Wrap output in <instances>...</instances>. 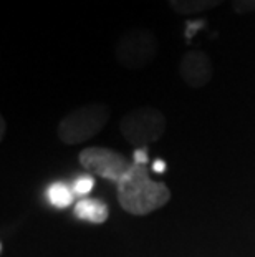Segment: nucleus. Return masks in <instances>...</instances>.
Returning a JSON list of instances; mask_svg holds the SVG:
<instances>
[{
  "label": "nucleus",
  "mask_w": 255,
  "mask_h": 257,
  "mask_svg": "<svg viewBox=\"0 0 255 257\" xmlns=\"http://www.w3.org/2000/svg\"><path fill=\"white\" fill-rule=\"evenodd\" d=\"M148 148L134 150L133 165L116 184L119 206L133 216L151 214L171 199V191L164 183L153 181L148 171Z\"/></svg>",
  "instance_id": "obj_1"
},
{
  "label": "nucleus",
  "mask_w": 255,
  "mask_h": 257,
  "mask_svg": "<svg viewBox=\"0 0 255 257\" xmlns=\"http://www.w3.org/2000/svg\"><path fill=\"white\" fill-rule=\"evenodd\" d=\"M110 114V108L103 103H88L80 106L60 119L57 130L58 138L68 146L85 143L106 126Z\"/></svg>",
  "instance_id": "obj_2"
},
{
  "label": "nucleus",
  "mask_w": 255,
  "mask_h": 257,
  "mask_svg": "<svg viewBox=\"0 0 255 257\" xmlns=\"http://www.w3.org/2000/svg\"><path fill=\"white\" fill-rule=\"evenodd\" d=\"M119 131L134 150L148 148L166 133V116L157 108L141 106L119 119Z\"/></svg>",
  "instance_id": "obj_3"
},
{
  "label": "nucleus",
  "mask_w": 255,
  "mask_h": 257,
  "mask_svg": "<svg viewBox=\"0 0 255 257\" xmlns=\"http://www.w3.org/2000/svg\"><path fill=\"white\" fill-rule=\"evenodd\" d=\"M159 50L157 38L148 29H131L124 32L115 47L118 63L126 70H141L148 67Z\"/></svg>",
  "instance_id": "obj_4"
},
{
  "label": "nucleus",
  "mask_w": 255,
  "mask_h": 257,
  "mask_svg": "<svg viewBox=\"0 0 255 257\" xmlns=\"http://www.w3.org/2000/svg\"><path fill=\"white\" fill-rule=\"evenodd\" d=\"M78 161L86 171L116 184L133 165V161H129L121 153L100 146L85 148L78 155Z\"/></svg>",
  "instance_id": "obj_5"
},
{
  "label": "nucleus",
  "mask_w": 255,
  "mask_h": 257,
  "mask_svg": "<svg viewBox=\"0 0 255 257\" xmlns=\"http://www.w3.org/2000/svg\"><path fill=\"white\" fill-rule=\"evenodd\" d=\"M179 75L189 88H202L212 80L214 67L209 55L200 50L186 52L179 62Z\"/></svg>",
  "instance_id": "obj_6"
},
{
  "label": "nucleus",
  "mask_w": 255,
  "mask_h": 257,
  "mask_svg": "<svg viewBox=\"0 0 255 257\" xmlns=\"http://www.w3.org/2000/svg\"><path fill=\"white\" fill-rule=\"evenodd\" d=\"M73 214L77 219L88 221L93 224H103L110 217V207L105 201L95 198L80 199L73 207Z\"/></svg>",
  "instance_id": "obj_7"
},
{
  "label": "nucleus",
  "mask_w": 255,
  "mask_h": 257,
  "mask_svg": "<svg viewBox=\"0 0 255 257\" xmlns=\"http://www.w3.org/2000/svg\"><path fill=\"white\" fill-rule=\"evenodd\" d=\"M167 2L179 15H196L219 7L225 0H167Z\"/></svg>",
  "instance_id": "obj_8"
},
{
  "label": "nucleus",
  "mask_w": 255,
  "mask_h": 257,
  "mask_svg": "<svg viewBox=\"0 0 255 257\" xmlns=\"http://www.w3.org/2000/svg\"><path fill=\"white\" fill-rule=\"evenodd\" d=\"M47 198H48V201H50L52 206L65 209V207L73 204L75 193H73V188H70L67 183L57 181V183H52L50 186H48Z\"/></svg>",
  "instance_id": "obj_9"
},
{
  "label": "nucleus",
  "mask_w": 255,
  "mask_h": 257,
  "mask_svg": "<svg viewBox=\"0 0 255 257\" xmlns=\"http://www.w3.org/2000/svg\"><path fill=\"white\" fill-rule=\"evenodd\" d=\"M73 193L75 196H86V194H90L91 191H93L95 188V178L91 176V174H85V176H80L78 179H75V183H73Z\"/></svg>",
  "instance_id": "obj_10"
},
{
  "label": "nucleus",
  "mask_w": 255,
  "mask_h": 257,
  "mask_svg": "<svg viewBox=\"0 0 255 257\" xmlns=\"http://www.w3.org/2000/svg\"><path fill=\"white\" fill-rule=\"evenodd\" d=\"M232 5L235 12L240 15L255 12V0H232Z\"/></svg>",
  "instance_id": "obj_11"
},
{
  "label": "nucleus",
  "mask_w": 255,
  "mask_h": 257,
  "mask_svg": "<svg viewBox=\"0 0 255 257\" xmlns=\"http://www.w3.org/2000/svg\"><path fill=\"white\" fill-rule=\"evenodd\" d=\"M166 169H167V166H166V163L162 160H154L153 161V171L154 173H164Z\"/></svg>",
  "instance_id": "obj_12"
},
{
  "label": "nucleus",
  "mask_w": 255,
  "mask_h": 257,
  "mask_svg": "<svg viewBox=\"0 0 255 257\" xmlns=\"http://www.w3.org/2000/svg\"><path fill=\"white\" fill-rule=\"evenodd\" d=\"M5 136V119L0 118V138H4Z\"/></svg>",
  "instance_id": "obj_13"
}]
</instances>
